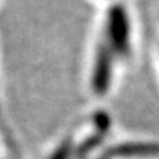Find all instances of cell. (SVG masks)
<instances>
[{"mask_svg":"<svg viewBox=\"0 0 159 159\" xmlns=\"http://www.w3.org/2000/svg\"><path fill=\"white\" fill-rule=\"evenodd\" d=\"M116 62H118L116 56L111 52L108 46L99 39L94 53H93L90 75H89L90 91L96 97H105L109 94L112 84H114Z\"/></svg>","mask_w":159,"mask_h":159,"instance_id":"obj_2","label":"cell"},{"mask_svg":"<svg viewBox=\"0 0 159 159\" xmlns=\"http://www.w3.org/2000/svg\"><path fill=\"white\" fill-rule=\"evenodd\" d=\"M118 61L128 59L133 53V21L127 6L115 2L108 7L103 18V31L100 35Z\"/></svg>","mask_w":159,"mask_h":159,"instance_id":"obj_1","label":"cell"},{"mask_svg":"<svg viewBox=\"0 0 159 159\" xmlns=\"http://www.w3.org/2000/svg\"><path fill=\"white\" fill-rule=\"evenodd\" d=\"M159 155V143L152 140H130L112 144L105 149V159H142Z\"/></svg>","mask_w":159,"mask_h":159,"instance_id":"obj_3","label":"cell"},{"mask_svg":"<svg viewBox=\"0 0 159 159\" xmlns=\"http://www.w3.org/2000/svg\"><path fill=\"white\" fill-rule=\"evenodd\" d=\"M109 128H111V118L108 114L105 112H97L93 116V131L90 133V136L85 139L84 142L78 144L75 148V155L77 156H87L89 153H91L94 149L103 142V139L106 137Z\"/></svg>","mask_w":159,"mask_h":159,"instance_id":"obj_4","label":"cell"},{"mask_svg":"<svg viewBox=\"0 0 159 159\" xmlns=\"http://www.w3.org/2000/svg\"><path fill=\"white\" fill-rule=\"evenodd\" d=\"M0 124H2V106H0Z\"/></svg>","mask_w":159,"mask_h":159,"instance_id":"obj_6","label":"cell"},{"mask_svg":"<svg viewBox=\"0 0 159 159\" xmlns=\"http://www.w3.org/2000/svg\"><path fill=\"white\" fill-rule=\"evenodd\" d=\"M74 152H75V148L72 144V142L71 140H63L56 148V150L50 155L49 159H69Z\"/></svg>","mask_w":159,"mask_h":159,"instance_id":"obj_5","label":"cell"}]
</instances>
